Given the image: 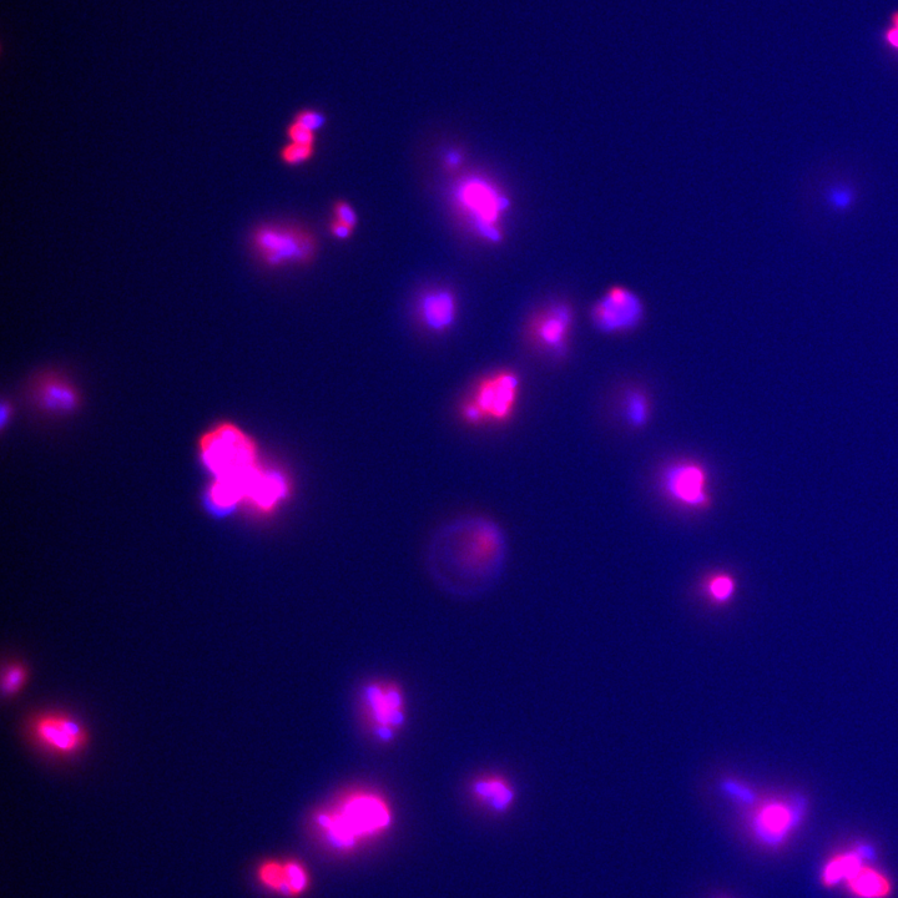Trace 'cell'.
I'll return each mask as SVG.
<instances>
[{
	"label": "cell",
	"instance_id": "cell-1",
	"mask_svg": "<svg viewBox=\"0 0 898 898\" xmlns=\"http://www.w3.org/2000/svg\"><path fill=\"white\" fill-rule=\"evenodd\" d=\"M506 539L488 519L471 517L448 523L432 538L427 568L433 582L454 597H478L502 572Z\"/></svg>",
	"mask_w": 898,
	"mask_h": 898
},
{
	"label": "cell",
	"instance_id": "cell-2",
	"mask_svg": "<svg viewBox=\"0 0 898 898\" xmlns=\"http://www.w3.org/2000/svg\"><path fill=\"white\" fill-rule=\"evenodd\" d=\"M199 449L201 462L214 477L208 492L211 508L229 512L246 502L262 468L250 436L234 423H219L200 438Z\"/></svg>",
	"mask_w": 898,
	"mask_h": 898
},
{
	"label": "cell",
	"instance_id": "cell-3",
	"mask_svg": "<svg viewBox=\"0 0 898 898\" xmlns=\"http://www.w3.org/2000/svg\"><path fill=\"white\" fill-rule=\"evenodd\" d=\"M326 839L337 849H350L358 839H366L386 830L391 811L385 801L370 794L348 797L336 811L317 817Z\"/></svg>",
	"mask_w": 898,
	"mask_h": 898
},
{
	"label": "cell",
	"instance_id": "cell-4",
	"mask_svg": "<svg viewBox=\"0 0 898 898\" xmlns=\"http://www.w3.org/2000/svg\"><path fill=\"white\" fill-rule=\"evenodd\" d=\"M453 200L478 236L492 244L502 241L501 223L511 201L493 181L481 175L466 176L454 186Z\"/></svg>",
	"mask_w": 898,
	"mask_h": 898
},
{
	"label": "cell",
	"instance_id": "cell-5",
	"mask_svg": "<svg viewBox=\"0 0 898 898\" xmlns=\"http://www.w3.org/2000/svg\"><path fill=\"white\" fill-rule=\"evenodd\" d=\"M807 801L800 795H774L756 800L746 816L749 836L764 849L778 850L800 829Z\"/></svg>",
	"mask_w": 898,
	"mask_h": 898
},
{
	"label": "cell",
	"instance_id": "cell-6",
	"mask_svg": "<svg viewBox=\"0 0 898 898\" xmlns=\"http://www.w3.org/2000/svg\"><path fill=\"white\" fill-rule=\"evenodd\" d=\"M251 247L262 264L277 269L310 262L316 254L317 241L300 226L265 224L252 232Z\"/></svg>",
	"mask_w": 898,
	"mask_h": 898
},
{
	"label": "cell",
	"instance_id": "cell-7",
	"mask_svg": "<svg viewBox=\"0 0 898 898\" xmlns=\"http://www.w3.org/2000/svg\"><path fill=\"white\" fill-rule=\"evenodd\" d=\"M660 491L675 507L688 512H706L713 506L708 468L695 459H678L660 473Z\"/></svg>",
	"mask_w": 898,
	"mask_h": 898
},
{
	"label": "cell",
	"instance_id": "cell-8",
	"mask_svg": "<svg viewBox=\"0 0 898 898\" xmlns=\"http://www.w3.org/2000/svg\"><path fill=\"white\" fill-rule=\"evenodd\" d=\"M28 734L43 753L62 759L75 758L87 748L89 741L82 721L58 710L34 715L28 724Z\"/></svg>",
	"mask_w": 898,
	"mask_h": 898
},
{
	"label": "cell",
	"instance_id": "cell-9",
	"mask_svg": "<svg viewBox=\"0 0 898 898\" xmlns=\"http://www.w3.org/2000/svg\"><path fill=\"white\" fill-rule=\"evenodd\" d=\"M590 317L595 329L603 334H624L642 324L644 306L633 291L615 286L595 302Z\"/></svg>",
	"mask_w": 898,
	"mask_h": 898
},
{
	"label": "cell",
	"instance_id": "cell-10",
	"mask_svg": "<svg viewBox=\"0 0 898 898\" xmlns=\"http://www.w3.org/2000/svg\"><path fill=\"white\" fill-rule=\"evenodd\" d=\"M574 316L572 307L553 302L533 317L529 332L539 350L554 360L567 357L572 340Z\"/></svg>",
	"mask_w": 898,
	"mask_h": 898
},
{
	"label": "cell",
	"instance_id": "cell-11",
	"mask_svg": "<svg viewBox=\"0 0 898 898\" xmlns=\"http://www.w3.org/2000/svg\"><path fill=\"white\" fill-rule=\"evenodd\" d=\"M519 393H521V378L513 372H499L479 386L476 405L483 416L493 421H507L516 410Z\"/></svg>",
	"mask_w": 898,
	"mask_h": 898
},
{
	"label": "cell",
	"instance_id": "cell-12",
	"mask_svg": "<svg viewBox=\"0 0 898 898\" xmlns=\"http://www.w3.org/2000/svg\"><path fill=\"white\" fill-rule=\"evenodd\" d=\"M366 708L376 724L378 738H392V731L403 723V701L400 689L385 684L368 685L365 689Z\"/></svg>",
	"mask_w": 898,
	"mask_h": 898
},
{
	"label": "cell",
	"instance_id": "cell-13",
	"mask_svg": "<svg viewBox=\"0 0 898 898\" xmlns=\"http://www.w3.org/2000/svg\"><path fill=\"white\" fill-rule=\"evenodd\" d=\"M257 881L272 894L297 897L309 889L310 876L299 861L266 860L257 867Z\"/></svg>",
	"mask_w": 898,
	"mask_h": 898
},
{
	"label": "cell",
	"instance_id": "cell-14",
	"mask_svg": "<svg viewBox=\"0 0 898 898\" xmlns=\"http://www.w3.org/2000/svg\"><path fill=\"white\" fill-rule=\"evenodd\" d=\"M418 312L428 329L436 332L446 331L456 320V296L448 289L427 291L418 301Z\"/></svg>",
	"mask_w": 898,
	"mask_h": 898
},
{
	"label": "cell",
	"instance_id": "cell-15",
	"mask_svg": "<svg viewBox=\"0 0 898 898\" xmlns=\"http://www.w3.org/2000/svg\"><path fill=\"white\" fill-rule=\"evenodd\" d=\"M289 494V483L280 472L261 468L252 482L246 503L260 512H271Z\"/></svg>",
	"mask_w": 898,
	"mask_h": 898
},
{
	"label": "cell",
	"instance_id": "cell-16",
	"mask_svg": "<svg viewBox=\"0 0 898 898\" xmlns=\"http://www.w3.org/2000/svg\"><path fill=\"white\" fill-rule=\"evenodd\" d=\"M844 885L852 898H890L894 894V884L889 875L866 862Z\"/></svg>",
	"mask_w": 898,
	"mask_h": 898
},
{
	"label": "cell",
	"instance_id": "cell-17",
	"mask_svg": "<svg viewBox=\"0 0 898 898\" xmlns=\"http://www.w3.org/2000/svg\"><path fill=\"white\" fill-rule=\"evenodd\" d=\"M40 407L50 412H70L78 407L79 395L68 381L58 377H48L40 381L37 388Z\"/></svg>",
	"mask_w": 898,
	"mask_h": 898
},
{
	"label": "cell",
	"instance_id": "cell-18",
	"mask_svg": "<svg viewBox=\"0 0 898 898\" xmlns=\"http://www.w3.org/2000/svg\"><path fill=\"white\" fill-rule=\"evenodd\" d=\"M865 849L864 846L851 847L850 850L840 851L832 856L822 869V885L832 889V887L845 884L846 880L865 864V857H867Z\"/></svg>",
	"mask_w": 898,
	"mask_h": 898
},
{
	"label": "cell",
	"instance_id": "cell-19",
	"mask_svg": "<svg viewBox=\"0 0 898 898\" xmlns=\"http://www.w3.org/2000/svg\"><path fill=\"white\" fill-rule=\"evenodd\" d=\"M473 792L478 800L498 814L511 809L516 800V792L511 784L506 780L496 778V776L478 780L473 785Z\"/></svg>",
	"mask_w": 898,
	"mask_h": 898
},
{
	"label": "cell",
	"instance_id": "cell-20",
	"mask_svg": "<svg viewBox=\"0 0 898 898\" xmlns=\"http://www.w3.org/2000/svg\"><path fill=\"white\" fill-rule=\"evenodd\" d=\"M623 415L625 422L634 430L647 426L652 416L649 397L639 390L629 391L624 396Z\"/></svg>",
	"mask_w": 898,
	"mask_h": 898
},
{
	"label": "cell",
	"instance_id": "cell-21",
	"mask_svg": "<svg viewBox=\"0 0 898 898\" xmlns=\"http://www.w3.org/2000/svg\"><path fill=\"white\" fill-rule=\"evenodd\" d=\"M738 590V582L730 573L718 572L709 575L704 583V592L711 603L725 605L733 600Z\"/></svg>",
	"mask_w": 898,
	"mask_h": 898
},
{
	"label": "cell",
	"instance_id": "cell-22",
	"mask_svg": "<svg viewBox=\"0 0 898 898\" xmlns=\"http://www.w3.org/2000/svg\"><path fill=\"white\" fill-rule=\"evenodd\" d=\"M29 679V670L22 662H10L3 668L2 693L5 699L20 694Z\"/></svg>",
	"mask_w": 898,
	"mask_h": 898
},
{
	"label": "cell",
	"instance_id": "cell-23",
	"mask_svg": "<svg viewBox=\"0 0 898 898\" xmlns=\"http://www.w3.org/2000/svg\"><path fill=\"white\" fill-rule=\"evenodd\" d=\"M720 790L729 799L748 807L753 806L756 800L759 799L749 786L741 784L740 781L734 779L721 781Z\"/></svg>",
	"mask_w": 898,
	"mask_h": 898
},
{
	"label": "cell",
	"instance_id": "cell-24",
	"mask_svg": "<svg viewBox=\"0 0 898 898\" xmlns=\"http://www.w3.org/2000/svg\"><path fill=\"white\" fill-rule=\"evenodd\" d=\"M315 153V146L289 143L282 148L280 156L285 164L297 166L307 163Z\"/></svg>",
	"mask_w": 898,
	"mask_h": 898
},
{
	"label": "cell",
	"instance_id": "cell-25",
	"mask_svg": "<svg viewBox=\"0 0 898 898\" xmlns=\"http://www.w3.org/2000/svg\"><path fill=\"white\" fill-rule=\"evenodd\" d=\"M881 42L886 50L898 55V9L892 10L881 32Z\"/></svg>",
	"mask_w": 898,
	"mask_h": 898
},
{
	"label": "cell",
	"instance_id": "cell-26",
	"mask_svg": "<svg viewBox=\"0 0 898 898\" xmlns=\"http://www.w3.org/2000/svg\"><path fill=\"white\" fill-rule=\"evenodd\" d=\"M296 124L302 126L307 130L312 131V133H316L317 130H321L326 125V116L324 113L320 112V110L316 109H302L300 112H297L294 120Z\"/></svg>",
	"mask_w": 898,
	"mask_h": 898
},
{
	"label": "cell",
	"instance_id": "cell-27",
	"mask_svg": "<svg viewBox=\"0 0 898 898\" xmlns=\"http://www.w3.org/2000/svg\"><path fill=\"white\" fill-rule=\"evenodd\" d=\"M287 138H289L290 143L309 146H314L316 141L315 133L302 128V126L296 124L295 121H291L289 128H287Z\"/></svg>",
	"mask_w": 898,
	"mask_h": 898
},
{
	"label": "cell",
	"instance_id": "cell-28",
	"mask_svg": "<svg viewBox=\"0 0 898 898\" xmlns=\"http://www.w3.org/2000/svg\"><path fill=\"white\" fill-rule=\"evenodd\" d=\"M334 211L335 219L337 221H340V223L350 226L352 227V229H355L358 223V218L356 211L353 210L350 204L345 203V201H338V203H336L335 205Z\"/></svg>",
	"mask_w": 898,
	"mask_h": 898
},
{
	"label": "cell",
	"instance_id": "cell-29",
	"mask_svg": "<svg viewBox=\"0 0 898 898\" xmlns=\"http://www.w3.org/2000/svg\"><path fill=\"white\" fill-rule=\"evenodd\" d=\"M463 161V156L461 151H457L454 149L448 150L445 156H443V163L449 170H456L461 166Z\"/></svg>",
	"mask_w": 898,
	"mask_h": 898
},
{
	"label": "cell",
	"instance_id": "cell-30",
	"mask_svg": "<svg viewBox=\"0 0 898 898\" xmlns=\"http://www.w3.org/2000/svg\"><path fill=\"white\" fill-rule=\"evenodd\" d=\"M331 232L338 240L350 239L353 229L350 226L340 223L336 219L331 223Z\"/></svg>",
	"mask_w": 898,
	"mask_h": 898
},
{
	"label": "cell",
	"instance_id": "cell-31",
	"mask_svg": "<svg viewBox=\"0 0 898 898\" xmlns=\"http://www.w3.org/2000/svg\"><path fill=\"white\" fill-rule=\"evenodd\" d=\"M716 898H728V897H716Z\"/></svg>",
	"mask_w": 898,
	"mask_h": 898
}]
</instances>
